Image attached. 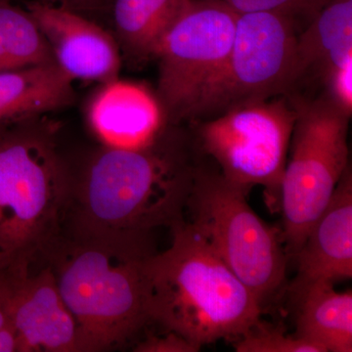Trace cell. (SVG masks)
<instances>
[{
	"instance_id": "obj_1",
	"label": "cell",
	"mask_w": 352,
	"mask_h": 352,
	"mask_svg": "<svg viewBox=\"0 0 352 352\" xmlns=\"http://www.w3.org/2000/svg\"><path fill=\"white\" fill-rule=\"evenodd\" d=\"M151 234L96 231L62 224L41 258L73 315L82 352L126 346L150 322L145 265Z\"/></svg>"
},
{
	"instance_id": "obj_2",
	"label": "cell",
	"mask_w": 352,
	"mask_h": 352,
	"mask_svg": "<svg viewBox=\"0 0 352 352\" xmlns=\"http://www.w3.org/2000/svg\"><path fill=\"white\" fill-rule=\"evenodd\" d=\"M170 126L149 146H102L71 168L63 223L96 231L152 234L186 214L195 160L192 141Z\"/></svg>"
},
{
	"instance_id": "obj_3",
	"label": "cell",
	"mask_w": 352,
	"mask_h": 352,
	"mask_svg": "<svg viewBox=\"0 0 352 352\" xmlns=\"http://www.w3.org/2000/svg\"><path fill=\"white\" fill-rule=\"evenodd\" d=\"M170 230V247L146 261L150 322L200 349L240 339L261 320L258 298L190 222Z\"/></svg>"
},
{
	"instance_id": "obj_4",
	"label": "cell",
	"mask_w": 352,
	"mask_h": 352,
	"mask_svg": "<svg viewBox=\"0 0 352 352\" xmlns=\"http://www.w3.org/2000/svg\"><path fill=\"white\" fill-rule=\"evenodd\" d=\"M69 185L45 115L0 126V261L41 256L61 229Z\"/></svg>"
},
{
	"instance_id": "obj_5",
	"label": "cell",
	"mask_w": 352,
	"mask_h": 352,
	"mask_svg": "<svg viewBox=\"0 0 352 352\" xmlns=\"http://www.w3.org/2000/svg\"><path fill=\"white\" fill-rule=\"evenodd\" d=\"M247 194L219 168L196 161L186 212L188 222L263 307L283 286L288 256L282 233L254 212Z\"/></svg>"
},
{
	"instance_id": "obj_6",
	"label": "cell",
	"mask_w": 352,
	"mask_h": 352,
	"mask_svg": "<svg viewBox=\"0 0 352 352\" xmlns=\"http://www.w3.org/2000/svg\"><path fill=\"white\" fill-rule=\"evenodd\" d=\"M289 97L295 105L296 119L280 201L282 239L287 256L293 258L351 164L347 139L351 116L325 91Z\"/></svg>"
},
{
	"instance_id": "obj_7",
	"label": "cell",
	"mask_w": 352,
	"mask_h": 352,
	"mask_svg": "<svg viewBox=\"0 0 352 352\" xmlns=\"http://www.w3.org/2000/svg\"><path fill=\"white\" fill-rule=\"evenodd\" d=\"M296 119L293 101L280 95L192 122L193 146L229 182L245 192L263 186L270 204L276 203Z\"/></svg>"
},
{
	"instance_id": "obj_8",
	"label": "cell",
	"mask_w": 352,
	"mask_h": 352,
	"mask_svg": "<svg viewBox=\"0 0 352 352\" xmlns=\"http://www.w3.org/2000/svg\"><path fill=\"white\" fill-rule=\"evenodd\" d=\"M300 30V23L288 14L263 11L237 15L229 56L201 94L190 122L286 95Z\"/></svg>"
},
{
	"instance_id": "obj_9",
	"label": "cell",
	"mask_w": 352,
	"mask_h": 352,
	"mask_svg": "<svg viewBox=\"0 0 352 352\" xmlns=\"http://www.w3.org/2000/svg\"><path fill=\"white\" fill-rule=\"evenodd\" d=\"M237 15L193 0L166 32L155 55L159 62L156 96L166 122L190 120L208 85L232 47Z\"/></svg>"
},
{
	"instance_id": "obj_10",
	"label": "cell",
	"mask_w": 352,
	"mask_h": 352,
	"mask_svg": "<svg viewBox=\"0 0 352 352\" xmlns=\"http://www.w3.org/2000/svg\"><path fill=\"white\" fill-rule=\"evenodd\" d=\"M1 263L0 280L18 342V352H82L73 315L43 258Z\"/></svg>"
},
{
	"instance_id": "obj_11",
	"label": "cell",
	"mask_w": 352,
	"mask_h": 352,
	"mask_svg": "<svg viewBox=\"0 0 352 352\" xmlns=\"http://www.w3.org/2000/svg\"><path fill=\"white\" fill-rule=\"evenodd\" d=\"M28 11L69 80L104 83L119 78L122 52L110 32L80 13L45 2H32Z\"/></svg>"
},
{
	"instance_id": "obj_12",
	"label": "cell",
	"mask_w": 352,
	"mask_h": 352,
	"mask_svg": "<svg viewBox=\"0 0 352 352\" xmlns=\"http://www.w3.org/2000/svg\"><path fill=\"white\" fill-rule=\"evenodd\" d=\"M85 115L90 131L106 147H146L170 126L156 94L119 78L100 83L88 100Z\"/></svg>"
},
{
	"instance_id": "obj_13",
	"label": "cell",
	"mask_w": 352,
	"mask_h": 352,
	"mask_svg": "<svg viewBox=\"0 0 352 352\" xmlns=\"http://www.w3.org/2000/svg\"><path fill=\"white\" fill-rule=\"evenodd\" d=\"M298 274L291 293L316 281L352 277V173L349 164L332 198L296 254Z\"/></svg>"
},
{
	"instance_id": "obj_14",
	"label": "cell",
	"mask_w": 352,
	"mask_h": 352,
	"mask_svg": "<svg viewBox=\"0 0 352 352\" xmlns=\"http://www.w3.org/2000/svg\"><path fill=\"white\" fill-rule=\"evenodd\" d=\"M352 56V0H327L298 32L288 95L324 85L329 74Z\"/></svg>"
},
{
	"instance_id": "obj_15",
	"label": "cell",
	"mask_w": 352,
	"mask_h": 352,
	"mask_svg": "<svg viewBox=\"0 0 352 352\" xmlns=\"http://www.w3.org/2000/svg\"><path fill=\"white\" fill-rule=\"evenodd\" d=\"M73 80L56 64L0 72V126L68 107Z\"/></svg>"
},
{
	"instance_id": "obj_16",
	"label": "cell",
	"mask_w": 352,
	"mask_h": 352,
	"mask_svg": "<svg viewBox=\"0 0 352 352\" xmlns=\"http://www.w3.org/2000/svg\"><path fill=\"white\" fill-rule=\"evenodd\" d=\"M295 336L324 352L352 351V294L340 293L329 281H316L293 292Z\"/></svg>"
},
{
	"instance_id": "obj_17",
	"label": "cell",
	"mask_w": 352,
	"mask_h": 352,
	"mask_svg": "<svg viewBox=\"0 0 352 352\" xmlns=\"http://www.w3.org/2000/svg\"><path fill=\"white\" fill-rule=\"evenodd\" d=\"M193 0H113L120 52L135 64L155 59L160 43Z\"/></svg>"
},
{
	"instance_id": "obj_18",
	"label": "cell",
	"mask_w": 352,
	"mask_h": 352,
	"mask_svg": "<svg viewBox=\"0 0 352 352\" xmlns=\"http://www.w3.org/2000/svg\"><path fill=\"white\" fill-rule=\"evenodd\" d=\"M48 64L54 58L29 11L0 0V72Z\"/></svg>"
},
{
	"instance_id": "obj_19",
	"label": "cell",
	"mask_w": 352,
	"mask_h": 352,
	"mask_svg": "<svg viewBox=\"0 0 352 352\" xmlns=\"http://www.w3.org/2000/svg\"><path fill=\"white\" fill-rule=\"evenodd\" d=\"M233 346L237 352H324L314 342L261 320L235 340Z\"/></svg>"
},
{
	"instance_id": "obj_20",
	"label": "cell",
	"mask_w": 352,
	"mask_h": 352,
	"mask_svg": "<svg viewBox=\"0 0 352 352\" xmlns=\"http://www.w3.org/2000/svg\"><path fill=\"white\" fill-rule=\"evenodd\" d=\"M222 7L236 15L274 11L288 14L307 25L327 0H197Z\"/></svg>"
},
{
	"instance_id": "obj_21",
	"label": "cell",
	"mask_w": 352,
	"mask_h": 352,
	"mask_svg": "<svg viewBox=\"0 0 352 352\" xmlns=\"http://www.w3.org/2000/svg\"><path fill=\"white\" fill-rule=\"evenodd\" d=\"M325 92L344 112L352 113V56L336 67L324 83Z\"/></svg>"
},
{
	"instance_id": "obj_22",
	"label": "cell",
	"mask_w": 352,
	"mask_h": 352,
	"mask_svg": "<svg viewBox=\"0 0 352 352\" xmlns=\"http://www.w3.org/2000/svg\"><path fill=\"white\" fill-rule=\"evenodd\" d=\"M163 335L148 333L144 340L134 346L136 352H197L200 347L173 332L164 331Z\"/></svg>"
},
{
	"instance_id": "obj_23",
	"label": "cell",
	"mask_w": 352,
	"mask_h": 352,
	"mask_svg": "<svg viewBox=\"0 0 352 352\" xmlns=\"http://www.w3.org/2000/svg\"><path fill=\"white\" fill-rule=\"evenodd\" d=\"M0 352H18V342L14 330L6 292L0 280Z\"/></svg>"
},
{
	"instance_id": "obj_24",
	"label": "cell",
	"mask_w": 352,
	"mask_h": 352,
	"mask_svg": "<svg viewBox=\"0 0 352 352\" xmlns=\"http://www.w3.org/2000/svg\"><path fill=\"white\" fill-rule=\"evenodd\" d=\"M109 0H43L51 6L63 7L80 13L82 11L95 10L108 3Z\"/></svg>"
}]
</instances>
